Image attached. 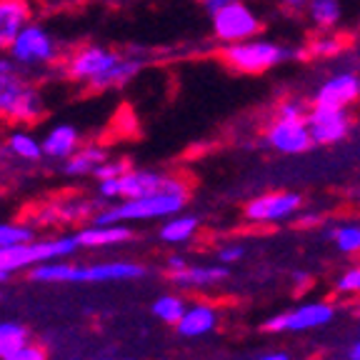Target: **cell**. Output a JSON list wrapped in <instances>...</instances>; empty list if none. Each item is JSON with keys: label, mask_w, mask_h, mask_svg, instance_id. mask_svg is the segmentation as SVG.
<instances>
[{"label": "cell", "mask_w": 360, "mask_h": 360, "mask_svg": "<svg viewBox=\"0 0 360 360\" xmlns=\"http://www.w3.org/2000/svg\"><path fill=\"white\" fill-rule=\"evenodd\" d=\"M146 63L138 56L118 53L105 45H80L63 58V73L73 83L88 85L90 90L125 88Z\"/></svg>", "instance_id": "obj_1"}, {"label": "cell", "mask_w": 360, "mask_h": 360, "mask_svg": "<svg viewBox=\"0 0 360 360\" xmlns=\"http://www.w3.org/2000/svg\"><path fill=\"white\" fill-rule=\"evenodd\" d=\"M188 200V186L180 178L173 180V186L165 191L150 193L143 198H130L120 205L98 210L93 215V225H115L125 220H148V218H170L183 210Z\"/></svg>", "instance_id": "obj_2"}, {"label": "cell", "mask_w": 360, "mask_h": 360, "mask_svg": "<svg viewBox=\"0 0 360 360\" xmlns=\"http://www.w3.org/2000/svg\"><path fill=\"white\" fill-rule=\"evenodd\" d=\"M146 276V268L130 260H112V263L73 265V263H38L30 268L35 283H118L135 281Z\"/></svg>", "instance_id": "obj_3"}, {"label": "cell", "mask_w": 360, "mask_h": 360, "mask_svg": "<svg viewBox=\"0 0 360 360\" xmlns=\"http://www.w3.org/2000/svg\"><path fill=\"white\" fill-rule=\"evenodd\" d=\"M43 93L20 68L11 65L0 70V120L3 123L30 125L43 118Z\"/></svg>", "instance_id": "obj_4"}, {"label": "cell", "mask_w": 360, "mask_h": 360, "mask_svg": "<svg viewBox=\"0 0 360 360\" xmlns=\"http://www.w3.org/2000/svg\"><path fill=\"white\" fill-rule=\"evenodd\" d=\"M220 56H223V63L231 68V70H238V73H245V75H260V73L273 70V68L283 65V63H288L290 58L298 56V53L285 48L283 43L255 35V38H250V40L223 45V53H220Z\"/></svg>", "instance_id": "obj_5"}, {"label": "cell", "mask_w": 360, "mask_h": 360, "mask_svg": "<svg viewBox=\"0 0 360 360\" xmlns=\"http://www.w3.org/2000/svg\"><path fill=\"white\" fill-rule=\"evenodd\" d=\"M200 3L202 11L210 18L213 35L223 45L240 43V40H250L260 35L263 22L245 0H200Z\"/></svg>", "instance_id": "obj_6"}, {"label": "cell", "mask_w": 360, "mask_h": 360, "mask_svg": "<svg viewBox=\"0 0 360 360\" xmlns=\"http://www.w3.org/2000/svg\"><path fill=\"white\" fill-rule=\"evenodd\" d=\"M78 240L75 236L70 238H51V240H38V243H18V245L0 248V270L15 273L22 268H33L38 263H48V260H60L70 258L78 250Z\"/></svg>", "instance_id": "obj_7"}, {"label": "cell", "mask_w": 360, "mask_h": 360, "mask_svg": "<svg viewBox=\"0 0 360 360\" xmlns=\"http://www.w3.org/2000/svg\"><path fill=\"white\" fill-rule=\"evenodd\" d=\"M8 58H11L13 65L20 68V70L56 65V63L60 60V45H58V40L53 38L40 22L30 20L28 25L20 30L15 43L11 45Z\"/></svg>", "instance_id": "obj_8"}, {"label": "cell", "mask_w": 360, "mask_h": 360, "mask_svg": "<svg viewBox=\"0 0 360 360\" xmlns=\"http://www.w3.org/2000/svg\"><path fill=\"white\" fill-rule=\"evenodd\" d=\"M265 141L273 150L283 155H298L315 146L313 135L308 128V115L305 118H281L276 115L273 123L265 128Z\"/></svg>", "instance_id": "obj_9"}, {"label": "cell", "mask_w": 360, "mask_h": 360, "mask_svg": "<svg viewBox=\"0 0 360 360\" xmlns=\"http://www.w3.org/2000/svg\"><path fill=\"white\" fill-rule=\"evenodd\" d=\"M308 128L318 146H335L345 141L353 128V118L343 108H321L313 105L308 110Z\"/></svg>", "instance_id": "obj_10"}, {"label": "cell", "mask_w": 360, "mask_h": 360, "mask_svg": "<svg viewBox=\"0 0 360 360\" xmlns=\"http://www.w3.org/2000/svg\"><path fill=\"white\" fill-rule=\"evenodd\" d=\"M360 101V75L350 70L328 75L321 88L313 93V105L321 108H343L348 110L353 103Z\"/></svg>", "instance_id": "obj_11"}, {"label": "cell", "mask_w": 360, "mask_h": 360, "mask_svg": "<svg viewBox=\"0 0 360 360\" xmlns=\"http://www.w3.org/2000/svg\"><path fill=\"white\" fill-rule=\"evenodd\" d=\"M298 193H268L258 195L245 205V218L253 223H276V220L290 218L300 208Z\"/></svg>", "instance_id": "obj_12"}, {"label": "cell", "mask_w": 360, "mask_h": 360, "mask_svg": "<svg viewBox=\"0 0 360 360\" xmlns=\"http://www.w3.org/2000/svg\"><path fill=\"white\" fill-rule=\"evenodd\" d=\"M333 321V305L328 303H313L303 305V308L292 310V313H283L270 318L265 323V330L281 333V330H308V328H321Z\"/></svg>", "instance_id": "obj_13"}, {"label": "cell", "mask_w": 360, "mask_h": 360, "mask_svg": "<svg viewBox=\"0 0 360 360\" xmlns=\"http://www.w3.org/2000/svg\"><path fill=\"white\" fill-rule=\"evenodd\" d=\"M33 20V0H0V53H8L20 30Z\"/></svg>", "instance_id": "obj_14"}, {"label": "cell", "mask_w": 360, "mask_h": 360, "mask_svg": "<svg viewBox=\"0 0 360 360\" xmlns=\"http://www.w3.org/2000/svg\"><path fill=\"white\" fill-rule=\"evenodd\" d=\"M170 175L163 173H153V170H133L123 173L118 178V198L120 200H130V198H143L150 195V193L165 191V188L173 186Z\"/></svg>", "instance_id": "obj_15"}, {"label": "cell", "mask_w": 360, "mask_h": 360, "mask_svg": "<svg viewBox=\"0 0 360 360\" xmlns=\"http://www.w3.org/2000/svg\"><path fill=\"white\" fill-rule=\"evenodd\" d=\"M40 143H43V153L48 158H53V160H68L80 148V133L75 125L60 123L48 130Z\"/></svg>", "instance_id": "obj_16"}, {"label": "cell", "mask_w": 360, "mask_h": 360, "mask_svg": "<svg viewBox=\"0 0 360 360\" xmlns=\"http://www.w3.org/2000/svg\"><path fill=\"white\" fill-rule=\"evenodd\" d=\"M133 231L125 225H90L83 231L75 233V240L80 248H108V245H120V243L130 240Z\"/></svg>", "instance_id": "obj_17"}, {"label": "cell", "mask_w": 360, "mask_h": 360, "mask_svg": "<svg viewBox=\"0 0 360 360\" xmlns=\"http://www.w3.org/2000/svg\"><path fill=\"white\" fill-rule=\"evenodd\" d=\"M93 213V202L83 200V198H70V200H56L51 205H45L38 213L40 223H56V220H63V223H75V220L90 218Z\"/></svg>", "instance_id": "obj_18"}, {"label": "cell", "mask_w": 360, "mask_h": 360, "mask_svg": "<svg viewBox=\"0 0 360 360\" xmlns=\"http://www.w3.org/2000/svg\"><path fill=\"white\" fill-rule=\"evenodd\" d=\"M228 278V268L225 265H200V268H191L186 265L183 270H173L170 273V281L175 283L178 288H208L215 285L218 281H225Z\"/></svg>", "instance_id": "obj_19"}, {"label": "cell", "mask_w": 360, "mask_h": 360, "mask_svg": "<svg viewBox=\"0 0 360 360\" xmlns=\"http://www.w3.org/2000/svg\"><path fill=\"white\" fill-rule=\"evenodd\" d=\"M215 323H218V315L210 305H193L178 321V333L186 338H198L213 330Z\"/></svg>", "instance_id": "obj_20"}, {"label": "cell", "mask_w": 360, "mask_h": 360, "mask_svg": "<svg viewBox=\"0 0 360 360\" xmlns=\"http://www.w3.org/2000/svg\"><path fill=\"white\" fill-rule=\"evenodd\" d=\"M305 13L318 30H335L343 20V0H310Z\"/></svg>", "instance_id": "obj_21"}, {"label": "cell", "mask_w": 360, "mask_h": 360, "mask_svg": "<svg viewBox=\"0 0 360 360\" xmlns=\"http://www.w3.org/2000/svg\"><path fill=\"white\" fill-rule=\"evenodd\" d=\"M108 160V153L105 148L101 146H80L73 155L68 158L63 170L65 175H88V173H96V168L101 163Z\"/></svg>", "instance_id": "obj_22"}, {"label": "cell", "mask_w": 360, "mask_h": 360, "mask_svg": "<svg viewBox=\"0 0 360 360\" xmlns=\"http://www.w3.org/2000/svg\"><path fill=\"white\" fill-rule=\"evenodd\" d=\"M198 231V218L193 215H170L168 223L160 228V238L165 243H188Z\"/></svg>", "instance_id": "obj_23"}, {"label": "cell", "mask_w": 360, "mask_h": 360, "mask_svg": "<svg viewBox=\"0 0 360 360\" xmlns=\"http://www.w3.org/2000/svg\"><path fill=\"white\" fill-rule=\"evenodd\" d=\"M8 150L15 158H20V160H40L45 155L43 143L30 133H25V130H13L11 138H8Z\"/></svg>", "instance_id": "obj_24"}, {"label": "cell", "mask_w": 360, "mask_h": 360, "mask_svg": "<svg viewBox=\"0 0 360 360\" xmlns=\"http://www.w3.org/2000/svg\"><path fill=\"white\" fill-rule=\"evenodd\" d=\"M22 345H28V328L13 321L0 323V360L20 350Z\"/></svg>", "instance_id": "obj_25"}, {"label": "cell", "mask_w": 360, "mask_h": 360, "mask_svg": "<svg viewBox=\"0 0 360 360\" xmlns=\"http://www.w3.org/2000/svg\"><path fill=\"white\" fill-rule=\"evenodd\" d=\"M343 48H345V43L338 38L333 30H321V35L308 43V56L333 58V56H338V53H343Z\"/></svg>", "instance_id": "obj_26"}, {"label": "cell", "mask_w": 360, "mask_h": 360, "mask_svg": "<svg viewBox=\"0 0 360 360\" xmlns=\"http://www.w3.org/2000/svg\"><path fill=\"white\" fill-rule=\"evenodd\" d=\"M186 310H188L186 303H183V298H178V295H163V298H158L155 303H153V313H155L160 321L173 323V326H178V321L183 318Z\"/></svg>", "instance_id": "obj_27"}, {"label": "cell", "mask_w": 360, "mask_h": 360, "mask_svg": "<svg viewBox=\"0 0 360 360\" xmlns=\"http://www.w3.org/2000/svg\"><path fill=\"white\" fill-rule=\"evenodd\" d=\"M330 240H335V245L343 253H358L360 250V225H340V228H330L326 233Z\"/></svg>", "instance_id": "obj_28"}, {"label": "cell", "mask_w": 360, "mask_h": 360, "mask_svg": "<svg viewBox=\"0 0 360 360\" xmlns=\"http://www.w3.org/2000/svg\"><path fill=\"white\" fill-rule=\"evenodd\" d=\"M35 231L28 225H13V223H0V248L18 245V243H33Z\"/></svg>", "instance_id": "obj_29"}, {"label": "cell", "mask_w": 360, "mask_h": 360, "mask_svg": "<svg viewBox=\"0 0 360 360\" xmlns=\"http://www.w3.org/2000/svg\"><path fill=\"white\" fill-rule=\"evenodd\" d=\"M130 165L125 163V160H105V163H101L96 168V178L98 180H108V178H120L123 173H128Z\"/></svg>", "instance_id": "obj_30"}, {"label": "cell", "mask_w": 360, "mask_h": 360, "mask_svg": "<svg viewBox=\"0 0 360 360\" xmlns=\"http://www.w3.org/2000/svg\"><path fill=\"white\" fill-rule=\"evenodd\" d=\"M276 115H281V118H305V115H308V110H305V105L300 101L290 98V101H283L281 105H278Z\"/></svg>", "instance_id": "obj_31"}, {"label": "cell", "mask_w": 360, "mask_h": 360, "mask_svg": "<svg viewBox=\"0 0 360 360\" xmlns=\"http://www.w3.org/2000/svg\"><path fill=\"white\" fill-rule=\"evenodd\" d=\"M3 360H48V355H45V350L40 348V345L28 343V345H22L20 350H15V353L8 355V358H3Z\"/></svg>", "instance_id": "obj_32"}, {"label": "cell", "mask_w": 360, "mask_h": 360, "mask_svg": "<svg viewBox=\"0 0 360 360\" xmlns=\"http://www.w3.org/2000/svg\"><path fill=\"white\" fill-rule=\"evenodd\" d=\"M338 290L343 292H360V268L348 270L340 281H338Z\"/></svg>", "instance_id": "obj_33"}, {"label": "cell", "mask_w": 360, "mask_h": 360, "mask_svg": "<svg viewBox=\"0 0 360 360\" xmlns=\"http://www.w3.org/2000/svg\"><path fill=\"white\" fill-rule=\"evenodd\" d=\"M243 250L240 245H228V248H220V253H218V258H220V263H236V260H240L243 258Z\"/></svg>", "instance_id": "obj_34"}, {"label": "cell", "mask_w": 360, "mask_h": 360, "mask_svg": "<svg viewBox=\"0 0 360 360\" xmlns=\"http://www.w3.org/2000/svg\"><path fill=\"white\" fill-rule=\"evenodd\" d=\"M186 258H183V255H170L168 258V268H170V273H173V270H183L186 268Z\"/></svg>", "instance_id": "obj_35"}, {"label": "cell", "mask_w": 360, "mask_h": 360, "mask_svg": "<svg viewBox=\"0 0 360 360\" xmlns=\"http://www.w3.org/2000/svg\"><path fill=\"white\" fill-rule=\"evenodd\" d=\"M308 3H310V0H283V6L292 8V11H300V8H305Z\"/></svg>", "instance_id": "obj_36"}, {"label": "cell", "mask_w": 360, "mask_h": 360, "mask_svg": "<svg viewBox=\"0 0 360 360\" xmlns=\"http://www.w3.org/2000/svg\"><path fill=\"white\" fill-rule=\"evenodd\" d=\"M258 360H288V355L285 353H270V355H263V358H258Z\"/></svg>", "instance_id": "obj_37"}, {"label": "cell", "mask_w": 360, "mask_h": 360, "mask_svg": "<svg viewBox=\"0 0 360 360\" xmlns=\"http://www.w3.org/2000/svg\"><path fill=\"white\" fill-rule=\"evenodd\" d=\"M350 360H360V343L350 348Z\"/></svg>", "instance_id": "obj_38"}, {"label": "cell", "mask_w": 360, "mask_h": 360, "mask_svg": "<svg viewBox=\"0 0 360 360\" xmlns=\"http://www.w3.org/2000/svg\"><path fill=\"white\" fill-rule=\"evenodd\" d=\"M303 225H313V223H318V215H305L303 220H300Z\"/></svg>", "instance_id": "obj_39"}, {"label": "cell", "mask_w": 360, "mask_h": 360, "mask_svg": "<svg viewBox=\"0 0 360 360\" xmlns=\"http://www.w3.org/2000/svg\"><path fill=\"white\" fill-rule=\"evenodd\" d=\"M11 65H13L11 58H8V60H6V58H0V70H6V68H11Z\"/></svg>", "instance_id": "obj_40"}, {"label": "cell", "mask_w": 360, "mask_h": 360, "mask_svg": "<svg viewBox=\"0 0 360 360\" xmlns=\"http://www.w3.org/2000/svg\"><path fill=\"white\" fill-rule=\"evenodd\" d=\"M11 276H13V273H8V270H0V283H6Z\"/></svg>", "instance_id": "obj_41"}, {"label": "cell", "mask_w": 360, "mask_h": 360, "mask_svg": "<svg viewBox=\"0 0 360 360\" xmlns=\"http://www.w3.org/2000/svg\"><path fill=\"white\" fill-rule=\"evenodd\" d=\"M292 278H295V281H300V283L308 281V276H305V273H295V276H292Z\"/></svg>", "instance_id": "obj_42"}, {"label": "cell", "mask_w": 360, "mask_h": 360, "mask_svg": "<svg viewBox=\"0 0 360 360\" xmlns=\"http://www.w3.org/2000/svg\"><path fill=\"white\" fill-rule=\"evenodd\" d=\"M358 313H360V310H358Z\"/></svg>", "instance_id": "obj_43"}]
</instances>
